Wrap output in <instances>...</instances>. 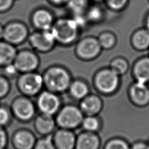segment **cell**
<instances>
[{
  "label": "cell",
  "instance_id": "1",
  "mask_svg": "<svg viewBox=\"0 0 149 149\" xmlns=\"http://www.w3.org/2000/svg\"><path fill=\"white\" fill-rule=\"evenodd\" d=\"M46 90L62 94L67 92L72 81L70 73L64 68L53 66L48 68L42 74Z\"/></svg>",
  "mask_w": 149,
  "mask_h": 149
},
{
  "label": "cell",
  "instance_id": "2",
  "mask_svg": "<svg viewBox=\"0 0 149 149\" xmlns=\"http://www.w3.org/2000/svg\"><path fill=\"white\" fill-rule=\"evenodd\" d=\"M84 116L78 105L67 103L62 105L55 119L58 127L74 131L80 127Z\"/></svg>",
  "mask_w": 149,
  "mask_h": 149
},
{
  "label": "cell",
  "instance_id": "3",
  "mask_svg": "<svg viewBox=\"0 0 149 149\" xmlns=\"http://www.w3.org/2000/svg\"><path fill=\"white\" fill-rule=\"evenodd\" d=\"M120 85V76L109 68L100 70L93 78V86L101 95H110L116 93Z\"/></svg>",
  "mask_w": 149,
  "mask_h": 149
},
{
  "label": "cell",
  "instance_id": "4",
  "mask_svg": "<svg viewBox=\"0 0 149 149\" xmlns=\"http://www.w3.org/2000/svg\"><path fill=\"white\" fill-rule=\"evenodd\" d=\"M79 27L72 18H60L54 22L51 31L56 42L62 45L73 43L78 36Z\"/></svg>",
  "mask_w": 149,
  "mask_h": 149
},
{
  "label": "cell",
  "instance_id": "5",
  "mask_svg": "<svg viewBox=\"0 0 149 149\" xmlns=\"http://www.w3.org/2000/svg\"><path fill=\"white\" fill-rule=\"evenodd\" d=\"M9 107L13 117L21 122H30L37 115L35 101L31 98L25 95H21L15 97L12 101Z\"/></svg>",
  "mask_w": 149,
  "mask_h": 149
},
{
  "label": "cell",
  "instance_id": "6",
  "mask_svg": "<svg viewBox=\"0 0 149 149\" xmlns=\"http://www.w3.org/2000/svg\"><path fill=\"white\" fill-rule=\"evenodd\" d=\"M16 84L22 95L30 98L36 97L44 87L42 74L35 71L21 73Z\"/></svg>",
  "mask_w": 149,
  "mask_h": 149
},
{
  "label": "cell",
  "instance_id": "7",
  "mask_svg": "<svg viewBox=\"0 0 149 149\" xmlns=\"http://www.w3.org/2000/svg\"><path fill=\"white\" fill-rule=\"evenodd\" d=\"M36 97L37 110L44 115L55 116L63 105L60 94L46 89L42 90Z\"/></svg>",
  "mask_w": 149,
  "mask_h": 149
},
{
  "label": "cell",
  "instance_id": "8",
  "mask_svg": "<svg viewBox=\"0 0 149 149\" xmlns=\"http://www.w3.org/2000/svg\"><path fill=\"white\" fill-rule=\"evenodd\" d=\"M28 36L27 26L20 22H10L3 27V39L13 45L22 43Z\"/></svg>",
  "mask_w": 149,
  "mask_h": 149
},
{
  "label": "cell",
  "instance_id": "9",
  "mask_svg": "<svg viewBox=\"0 0 149 149\" xmlns=\"http://www.w3.org/2000/svg\"><path fill=\"white\" fill-rule=\"evenodd\" d=\"M76 54L81 59L88 61L97 58L102 49L98 39L87 37L79 41L76 47Z\"/></svg>",
  "mask_w": 149,
  "mask_h": 149
},
{
  "label": "cell",
  "instance_id": "10",
  "mask_svg": "<svg viewBox=\"0 0 149 149\" xmlns=\"http://www.w3.org/2000/svg\"><path fill=\"white\" fill-rule=\"evenodd\" d=\"M127 97L134 106L143 108L149 105V86L147 83L134 81L128 88Z\"/></svg>",
  "mask_w": 149,
  "mask_h": 149
},
{
  "label": "cell",
  "instance_id": "11",
  "mask_svg": "<svg viewBox=\"0 0 149 149\" xmlns=\"http://www.w3.org/2000/svg\"><path fill=\"white\" fill-rule=\"evenodd\" d=\"M30 45L35 50L41 52H48L53 48L56 42L51 30H37L29 37Z\"/></svg>",
  "mask_w": 149,
  "mask_h": 149
},
{
  "label": "cell",
  "instance_id": "12",
  "mask_svg": "<svg viewBox=\"0 0 149 149\" xmlns=\"http://www.w3.org/2000/svg\"><path fill=\"white\" fill-rule=\"evenodd\" d=\"M39 62V58L35 52L29 49H23L17 52L13 63L19 73H23L35 71Z\"/></svg>",
  "mask_w": 149,
  "mask_h": 149
},
{
  "label": "cell",
  "instance_id": "13",
  "mask_svg": "<svg viewBox=\"0 0 149 149\" xmlns=\"http://www.w3.org/2000/svg\"><path fill=\"white\" fill-rule=\"evenodd\" d=\"M37 139L31 130L21 128L15 130L11 137L14 149H33Z\"/></svg>",
  "mask_w": 149,
  "mask_h": 149
},
{
  "label": "cell",
  "instance_id": "14",
  "mask_svg": "<svg viewBox=\"0 0 149 149\" xmlns=\"http://www.w3.org/2000/svg\"><path fill=\"white\" fill-rule=\"evenodd\" d=\"M77 134L74 130L58 127L52 134L56 149H74Z\"/></svg>",
  "mask_w": 149,
  "mask_h": 149
},
{
  "label": "cell",
  "instance_id": "15",
  "mask_svg": "<svg viewBox=\"0 0 149 149\" xmlns=\"http://www.w3.org/2000/svg\"><path fill=\"white\" fill-rule=\"evenodd\" d=\"M78 105L84 116H97L102 109L103 100L99 94L91 93L80 101Z\"/></svg>",
  "mask_w": 149,
  "mask_h": 149
},
{
  "label": "cell",
  "instance_id": "16",
  "mask_svg": "<svg viewBox=\"0 0 149 149\" xmlns=\"http://www.w3.org/2000/svg\"><path fill=\"white\" fill-rule=\"evenodd\" d=\"M33 120L34 130L41 136L52 134L58 127L55 116L39 113L36 115Z\"/></svg>",
  "mask_w": 149,
  "mask_h": 149
},
{
  "label": "cell",
  "instance_id": "17",
  "mask_svg": "<svg viewBox=\"0 0 149 149\" xmlns=\"http://www.w3.org/2000/svg\"><path fill=\"white\" fill-rule=\"evenodd\" d=\"M102 141L98 133L81 131L77 134L74 149H101Z\"/></svg>",
  "mask_w": 149,
  "mask_h": 149
},
{
  "label": "cell",
  "instance_id": "18",
  "mask_svg": "<svg viewBox=\"0 0 149 149\" xmlns=\"http://www.w3.org/2000/svg\"><path fill=\"white\" fill-rule=\"evenodd\" d=\"M31 22L38 30H49L54 23V19L52 14L49 10L41 8L33 13Z\"/></svg>",
  "mask_w": 149,
  "mask_h": 149
},
{
  "label": "cell",
  "instance_id": "19",
  "mask_svg": "<svg viewBox=\"0 0 149 149\" xmlns=\"http://www.w3.org/2000/svg\"><path fill=\"white\" fill-rule=\"evenodd\" d=\"M67 93L71 98L78 102L91 93L88 83L81 79L72 80Z\"/></svg>",
  "mask_w": 149,
  "mask_h": 149
},
{
  "label": "cell",
  "instance_id": "20",
  "mask_svg": "<svg viewBox=\"0 0 149 149\" xmlns=\"http://www.w3.org/2000/svg\"><path fill=\"white\" fill-rule=\"evenodd\" d=\"M132 74L135 81L149 83V56L141 58L134 63Z\"/></svg>",
  "mask_w": 149,
  "mask_h": 149
},
{
  "label": "cell",
  "instance_id": "21",
  "mask_svg": "<svg viewBox=\"0 0 149 149\" xmlns=\"http://www.w3.org/2000/svg\"><path fill=\"white\" fill-rule=\"evenodd\" d=\"M17 52L15 45L5 41H0V66L4 67L13 63Z\"/></svg>",
  "mask_w": 149,
  "mask_h": 149
},
{
  "label": "cell",
  "instance_id": "22",
  "mask_svg": "<svg viewBox=\"0 0 149 149\" xmlns=\"http://www.w3.org/2000/svg\"><path fill=\"white\" fill-rule=\"evenodd\" d=\"M133 47L139 51H144L149 48V30L141 29L135 31L131 38Z\"/></svg>",
  "mask_w": 149,
  "mask_h": 149
},
{
  "label": "cell",
  "instance_id": "23",
  "mask_svg": "<svg viewBox=\"0 0 149 149\" xmlns=\"http://www.w3.org/2000/svg\"><path fill=\"white\" fill-rule=\"evenodd\" d=\"M101 126V120L98 115H89L84 116L80 127L82 130L98 133Z\"/></svg>",
  "mask_w": 149,
  "mask_h": 149
},
{
  "label": "cell",
  "instance_id": "24",
  "mask_svg": "<svg viewBox=\"0 0 149 149\" xmlns=\"http://www.w3.org/2000/svg\"><path fill=\"white\" fill-rule=\"evenodd\" d=\"M101 149H130V144L124 137L115 136L108 139Z\"/></svg>",
  "mask_w": 149,
  "mask_h": 149
},
{
  "label": "cell",
  "instance_id": "25",
  "mask_svg": "<svg viewBox=\"0 0 149 149\" xmlns=\"http://www.w3.org/2000/svg\"><path fill=\"white\" fill-rule=\"evenodd\" d=\"M129 63L127 60L122 57L113 59L109 65V68L120 76L125 74L129 69Z\"/></svg>",
  "mask_w": 149,
  "mask_h": 149
},
{
  "label": "cell",
  "instance_id": "26",
  "mask_svg": "<svg viewBox=\"0 0 149 149\" xmlns=\"http://www.w3.org/2000/svg\"><path fill=\"white\" fill-rule=\"evenodd\" d=\"M97 39L101 48L105 49H111L115 46L116 42L115 36L108 31L101 33Z\"/></svg>",
  "mask_w": 149,
  "mask_h": 149
},
{
  "label": "cell",
  "instance_id": "27",
  "mask_svg": "<svg viewBox=\"0 0 149 149\" xmlns=\"http://www.w3.org/2000/svg\"><path fill=\"white\" fill-rule=\"evenodd\" d=\"M66 4L73 15L83 14L87 9V0H68Z\"/></svg>",
  "mask_w": 149,
  "mask_h": 149
},
{
  "label": "cell",
  "instance_id": "28",
  "mask_svg": "<svg viewBox=\"0 0 149 149\" xmlns=\"http://www.w3.org/2000/svg\"><path fill=\"white\" fill-rule=\"evenodd\" d=\"M12 118L10 107L4 104H0V126L6 128L11 123Z\"/></svg>",
  "mask_w": 149,
  "mask_h": 149
},
{
  "label": "cell",
  "instance_id": "29",
  "mask_svg": "<svg viewBox=\"0 0 149 149\" xmlns=\"http://www.w3.org/2000/svg\"><path fill=\"white\" fill-rule=\"evenodd\" d=\"M86 12L85 16L87 21L88 20L92 22H97L100 21L103 16L102 9L97 5H94L87 9Z\"/></svg>",
  "mask_w": 149,
  "mask_h": 149
},
{
  "label": "cell",
  "instance_id": "30",
  "mask_svg": "<svg viewBox=\"0 0 149 149\" xmlns=\"http://www.w3.org/2000/svg\"><path fill=\"white\" fill-rule=\"evenodd\" d=\"M33 149H56L52 140V134L41 136L37 139Z\"/></svg>",
  "mask_w": 149,
  "mask_h": 149
},
{
  "label": "cell",
  "instance_id": "31",
  "mask_svg": "<svg viewBox=\"0 0 149 149\" xmlns=\"http://www.w3.org/2000/svg\"><path fill=\"white\" fill-rule=\"evenodd\" d=\"M10 90V83L5 76H0V100L6 97Z\"/></svg>",
  "mask_w": 149,
  "mask_h": 149
},
{
  "label": "cell",
  "instance_id": "32",
  "mask_svg": "<svg viewBox=\"0 0 149 149\" xmlns=\"http://www.w3.org/2000/svg\"><path fill=\"white\" fill-rule=\"evenodd\" d=\"M107 6L111 9L118 10L123 9L128 0H104Z\"/></svg>",
  "mask_w": 149,
  "mask_h": 149
},
{
  "label": "cell",
  "instance_id": "33",
  "mask_svg": "<svg viewBox=\"0 0 149 149\" xmlns=\"http://www.w3.org/2000/svg\"><path fill=\"white\" fill-rule=\"evenodd\" d=\"M9 137L5 127L0 126V149H6Z\"/></svg>",
  "mask_w": 149,
  "mask_h": 149
},
{
  "label": "cell",
  "instance_id": "34",
  "mask_svg": "<svg viewBox=\"0 0 149 149\" xmlns=\"http://www.w3.org/2000/svg\"><path fill=\"white\" fill-rule=\"evenodd\" d=\"M4 73L6 77H12L16 75L19 72L17 71L16 68L15 67L13 63L4 66Z\"/></svg>",
  "mask_w": 149,
  "mask_h": 149
},
{
  "label": "cell",
  "instance_id": "35",
  "mask_svg": "<svg viewBox=\"0 0 149 149\" xmlns=\"http://www.w3.org/2000/svg\"><path fill=\"white\" fill-rule=\"evenodd\" d=\"M130 149H149L147 141L137 140L130 144Z\"/></svg>",
  "mask_w": 149,
  "mask_h": 149
},
{
  "label": "cell",
  "instance_id": "36",
  "mask_svg": "<svg viewBox=\"0 0 149 149\" xmlns=\"http://www.w3.org/2000/svg\"><path fill=\"white\" fill-rule=\"evenodd\" d=\"M14 0H0V12H4L10 9Z\"/></svg>",
  "mask_w": 149,
  "mask_h": 149
},
{
  "label": "cell",
  "instance_id": "37",
  "mask_svg": "<svg viewBox=\"0 0 149 149\" xmlns=\"http://www.w3.org/2000/svg\"><path fill=\"white\" fill-rule=\"evenodd\" d=\"M51 2L55 5H62L66 4L68 0H50Z\"/></svg>",
  "mask_w": 149,
  "mask_h": 149
},
{
  "label": "cell",
  "instance_id": "38",
  "mask_svg": "<svg viewBox=\"0 0 149 149\" xmlns=\"http://www.w3.org/2000/svg\"><path fill=\"white\" fill-rule=\"evenodd\" d=\"M3 27L0 24V41L3 38Z\"/></svg>",
  "mask_w": 149,
  "mask_h": 149
},
{
  "label": "cell",
  "instance_id": "39",
  "mask_svg": "<svg viewBox=\"0 0 149 149\" xmlns=\"http://www.w3.org/2000/svg\"><path fill=\"white\" fill-rule=\"evenodd\" d=\"M146 29L149 30V13H148V16L146 18Z\"/></svg>",
  "mask_w": 149,
  "mask_h": 149
},
{
  "label": "cell",
  "instance_id": "40",
  "mask_svg": "<svg viewBox=\"0 0 149 149\" xmlns=\"http://www.w3.org/2000/svg\"><path fill=\"white\" fill-rule=\"evenodd\" d=\"M147 143H148V147H149V140L147 141Z\"/></svg>",
  "mask_w": 149,
  "mask_h": 149
},
{
  "label": "cell",
  "instance_id": "41",
  "mask_svg": "<svg viewBox=\"0 0 149 149\" xmlns=\"http://www.w3.org/2000/svg\"><path fill=\"white\" fill-rule=\"evenodd\" d=\"M95 1H101V0H95Z\"/></svg>",
  "mask_w": 149,
  "mask_h": 149
},
{
  "label": "cell",
  "instance_id": "42",
  "mask_svg": "<svg viewBox=\"0 0 149 149\" xmlns=\"http://www.w3.org/2000/svg\"><path fill=\"white\" fill-rule=\"evenodd\" d=\"M148 51H149V48H148Z\"/></svg>",
  "mask_w": 149,
  "mask_h": 149
},
{
  "label": "cell",
  "instance_id": "43",
  "mask_svg": "<svg viewBox=\"0 0 149 149\" xmlns=\"http://www.w3.org/2000/svg\"></svg>",
  "mask_w": 149,
  "mask_h": 149
}]
</instances>
